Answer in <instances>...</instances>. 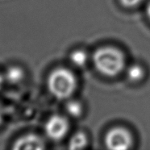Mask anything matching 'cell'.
<instances>
[{"instance_id":"6da1fadb","label":"cell","mask_w":150,"mask_h":150,"mask_svg":"<svg viewBox=\"0 0 150 150\" xmlns=\"http://www.w3.org/2000/svg\"><path fill=\"white\" fill-rule=\"evenodd\" d=\"M93 61L97 70L108 77L119 74L124 67L123 53L112 47H103L97 49Z\"/></svg>"},{"instance_id":"7a4b0ae2","label":"cell","mask_w":150,"mask_h":150,"mask_svg":"<svg viewBox=\"0 0 150 150\" xmlns=\"http://www.w3.org/2000/svg\"><path fill=\"white\" fill-rule=\"evenodd\" d=\"M48 89L55 98L65 99L70 97L76 88V79L71 71L65 68L54 69L48 78Z\"/></svg>"},{"instance_id":"3957f363","label":"cell","mask_w":150,"mask_h":150,"mask_svg":"<svg viewBox=\"0 0 150 150\" xmlns=\"http://www.w3.org/2000/svg\"><path fill=\"white\" fill-rule=\"evenodd\" d=\"M106 145L112 150L128 149L132 143L129 132L123 127H115L108 132L105 138Z\"/></svg>"},{"instance_id":"277c9868","label":"cell","mask_w":150,"mask_h":150,"mask_svg":"<svg viewBox=\"0 0 150 150\" xmlns=\"http://www.w3.org/2000/svg\"><path fill=\"white\" fill-rule=\"evenodd\" d=\"M69 129L67 120L62 115H52L45 125V132L47 137L52 140H60L65 137Z\"/></svg>"},{"instance_id":"5b68a950","label":"cell","mask_w":150,"mask_h":150,"mask_svg":"<svg viewBox=\"0 0 150 150\" xmlns=\"http://www.w3.org/2000/svg\"><path fill=\"white\" fill-rule=\"evenodd\" d=\"M13 149L16 150H42L45 149V140L36 134H26L14 142Z\"/></svg>"},{"instance_id":"8992f818","label":"cell","mask_w":150,"mask_h":150,"mask_svg":"<svg viewBox=\"0 0 150 150\" xmlns=\"http://www.w3.org/2000/svg\"><path fill=\"white\" fill-rule=\"evenodd\" d=\"M4 79L7 80L10 83L16 84L18 82H21L24 77V71L23 69L19 66H11L7 69L6 74L4 76Z\"/></svg>"},{"instance_id":"52a82bcc","label":"cell","mask_w":150,"mask_h":150,"mask_svg":"<svg viewBox=\"0 0 150 150\" xmlns=\"http://www.w3.org/2000/svg\"><path fill=\"white\" fill-rule=\"evenodd\" d=\"M87 144V137L82 132L74 134L69 142V148L70 149H82Z\"/></svg>"},{"instance_id":"ba28073f","label":"cell","mask_w":150,"mask_h":150,"mask_svg":"<svg viewBox=\"0 0 150 150\" xmlns=\"http://www.w3.org/2000/svg\"><path fill=\"white\" fill-rule=\"evenodd\" d=\"M87 54L82 50H75L70 54V62L73 65L78 67H82L87 62Z\"/></svg>"},{"instance_id":"9c48e42d","label":"cell","mask_w":150,"mask_h":150,"mask_svg":"<svg viewBox=\"0 0 150 150\" xmlns=\"http://www.w3.org/2000/svg\"><path fill=\"white\" fill-rule=\"evenodd\" d=\"M127 75L131 81L137 82L143 78L144 69L139 65H132L127 69Z\"/></svg>"},{"instance_id":"30bf717a","label":"cell","mask_w":150,"mask_h":150,"mask_svg":"<svg viewBox=\"0 0 150 150\" xmlns=\"http://www.w3.org/2000/svg\"><path fill=\"white\" fill-rule=\"evenodd\" d=\"M66 112L73 117H79L81 115L82 111V105L77 101H69L65 105Z\"/></svg>"},{"instance_id":"8fae6325","label":"cell","mask_w":150,"mask_h":150,"mask_svg":"<svg viewBox=\"0 0 150 150\" xmlns=\"http://www.w3.org/2000/svg\"><path fill=\"white\" fill-rule=\"evenodd\" d=\"M122 4L124 6H126L127 7H135L137 4H139L142 0H120Z\"/></svg>"},{"instance_id":"7c38bea8","label":"cell","mask_w":150,"mask_h":150,"mask_svg":"<svg viewBox=\"0 0 150 150\" xmlns=\"http://www.w3.org/2000/svg\"><path fill=\"white\" fill-rule=\"evenodd\" d=\"M4 109H3V107L2 105L0 104V124H2L3 122V119H4Z\"/></svg>"},{"instance_id":"4fadbf2b","label":"cell","mask_w":150,"mask_h":150,"mask_svg":"<svg viewBox=\"0 0 150 150\" xmlns=\"http://www.w3.org/2000/svg\"><path fill=\"white\" fill-rule=\"evenodd\" d=\"M4 77L3 75L0 74V89L2 88V86H3V84H4Z\"/></svg>"},{"instance_id":"5bb4252c","label":"cell","mask_w":150,"mask_h":150,"mask_svg":"<svg viewBox=\"0 0 150 150\" xmlns=\"http://www.w3.org/2000/svg\"><path fill=\"white\" fill-rule=\"evenodd\" d=\"M147 14H148V16L150 19V2L148 4V6H147Z\"/></svg>"}]
</instances>
